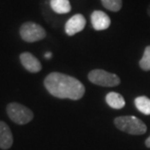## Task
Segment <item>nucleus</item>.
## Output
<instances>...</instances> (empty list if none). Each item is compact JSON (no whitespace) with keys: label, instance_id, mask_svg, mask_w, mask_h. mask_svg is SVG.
I'll return each mask as SVG.
<instances>
[{"label":"nucleus","instance_id":"nucleus-8","mask_svg":"<svg viewBox=\"0 0 150 150\" xmlns=\"http://www.w3.org/2000/svg\"><path fill=\"white\" fill-rule=\"evenodd\" d=\"M21 62L26 70L31 73H37L42 69L41 62L31 53L25 52L20 56Z\"/></svg>","mask_w":150,"mask_h":150},{"label":"nucleus","instance_id":"nucleus-3","mask_svg":"<svg viewBox=\"0 0 150 150\" xmlns=\"http://www.w3.org/2000/svg\"><path fill=\"white\" fill-rule=\"evenodd\" d=\"M7 114L12 121L18 125H25L33 119V112L28 107L18 103L8 104Z\"/></svg>","mask_w":150,"mask_h":150},{"label":"nucleus","instance_id":"nucleus-7","mask_svg":"<svg viewBox=\"0 0 150 150\" xmlns=\"http://www.w3.org/2000/svg\"><path fill=\"white\" fill-rule=\"evenodd\" d=\"M92 25L96 30H105L110 26L111 21L108 15L103 11H94L91 15Z\"/></svg>","mask_w":150,"mask_h":150},{"label":"nucleus","instance_id":"nucleus-16","mask_svg":"<svg viewBox=\"0 0 150 150\" xmlns=\"http://www.w3.org/2000/svg\"><path fill=\"white\" fill-rule=\"evenodd\" d=\"M51 57H52V54H51L50 52L45 54V58H46V59H51Z\"/></svg>","mask_w":150,"mask_h":150},{"label":"nucleus","instance_id":"nucleus-1","mask_svg":"<svg viewBox=\"0 0 150 150\" xmlns=\"http://www.w3.org/2000/svg\"><path fill=\"white\" fill-rule=\"evenodd\" d=\"M44 86L51 95L58 98L78 100L85 94V87L79 80L59 72H52L47 75Z\"/></svg>","mask_w":150,"mask_h":150},{"label":"nucleus","instance_id":"nucleus-11","mask_svg":"<svg viewBox=\"0 0 150 150\" xmlns=\"http://www.w3.org/2000/svg\"><path fill=\"white\" fill-rule=\"evenodd\" d=\"M50 5L52 10L57 14H67L71 11L69 0H51Z\"/></svg>","mask_w":150,"mask_h":150},{"label":"nucleus","instance_id":"nucleus-14","mask_svg":"<svg viewBox=\"0 0 150 150\" xmlns=\"http://www.w3.org/2000/svg\"><path fill=\"white\" fill-rule=\"evenodd\" d=\"M139 67L142 70L150 71V46L145 48L142 58L139 61Z\"/></svg>","mask_w":150,"mask_h":150},{"label":"nucleus","instance_id":"nucleus-4","mask_svg":"<svg viewBox=\"0 0 150 150\" xmlns=\"http://www.w3.org/2000/svg\"><path fill=\"white\" fill-rule=\"evenodd\" d=\"M88 78L93 84L103 87H115L121 83V80L116 74L103 69H94L90 71Z\"/></svg>","mask_w":150,"mask_h":150},{"label":"nucleus","instance_id":"nucleus-5","mask_svg":"<svg viewBox=\"0 0 150 150\" xmlns=\"http://www.w3.org/2000/svg\"><path fill=\"white\" fill-rule=\"evenodd\" d=\"M21 37L23 41L32 43L40 41L46 37V30L40 25L33 22H28L22 25L20 28Z\"/></svg>","mask_w":150,"mask_h":150},{"label":"nucleus","instance_id":"nucleus-15","mask_svg":"<svg viewBox=\"0 0 150 150\" xmlns=\"http://www.w3.org/2000/svg\"><path fill=\"white\" fill-rule=\"evenodd\" d=\"M145 145L147 146V147H149V148H150V137H148L147 139L145 140Z\"/></svg>","mask_w":150,"mask_h":150},{"label":"nucleus","instance_id":"nucleus-10","mask_svg":"<svg viewBox=\"0 0 150 150\" xmlns=\"http://www.w3.org/2000/svg\"><path fill=\"white\" fill-rule=\"evenodd\" d=\"M105 101L114 109H121L125 106V100L121 95L115 92H110L106 95Z\"/></svg>","mask_w":150,"mask_h":150},{"label":"nucleus","instance_id":"nucleus-6","mask_svg":"<svg viewBox=\"0 0 150 150\" xmlns=\"http://www.w3.org/2000/svg\"><path fill=\"white\" fill-rule=\"evenodd\" d=\"M86 25V19L84 18L83 15L76 14L70 18L67 21L64 25L65 33L69 36L78 33V32L82 31Z\"/></svg>","mask_w":150,"mask_h":150},{"label":"nucleus","instance_id":"nucleus-17","mask_svg":"<svg viewBox=\"0 0 150 150\" xmlns=\"http://www.w3.org/2000/svg\"><path fill=\"white\" fill-rule=\"evenodd\" d=\"M147 14H148V16L150 17V4L148 5V8H147Z\"/></svg>","mask_w":150,"mask_h":150},{"label":"nucleus","instance_id":"nucleus-12","mask_svg":"<svg viewBox=\"0 0 150 150\" xmlns=\"http://www.w3.org/2000/svg\"><path fill=\"white\" fill-rule=\"evenodd\" d=\"M134 105L139 111L145 114V115H150V98L144 96L137 97L134 100Z\"/></svg>","mask_w":150,"mask_h":150},{"label":"nucleus","instance_id":"nucleus-2","mask_svg":"<svg viewBox=\"0 0 150 150\" xmlns=\"http://www.w3.org/2000/svg\"><path fill=\"white\" fill-rule=\"evenodd\" d=\"M114 124L120 131L130 134H143L147 131V127L142 120L134 116H120L114 120Z\"/></svg>","mask_w":150,"mask_h":150},{"label":"nucleus","instance_id":"nucleus-13","mask_svg":"<svg viewBox=\"0 0 150 150\" xmlns=\"http://www.w3.org/2000/svg\"><path fill=\"white\" fill-rule=\"evenodd\" d=\"M103 7L112 12H118L122 8V0H101Z\"/></svg>","mask_w":150,"mask_h":150},{"label":"nucleus","instance_id":"nucleus-9","mask_svg":"<svg viewBox=\"0 0 150 150\" xmlns=\"http://www.w3.org/2000/svg\"><path fill=\"white\" fill-rule=\"evenodd\" d=\"M13 134L5 122L0 121V148L9 149L13 144Z\"/></svg>","mask_w":150,"mask_h":150}]
</instances>
